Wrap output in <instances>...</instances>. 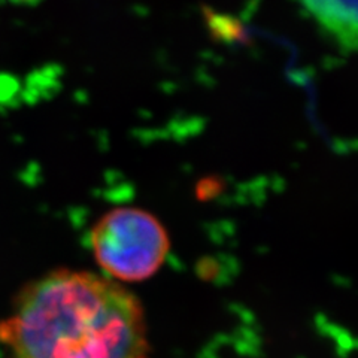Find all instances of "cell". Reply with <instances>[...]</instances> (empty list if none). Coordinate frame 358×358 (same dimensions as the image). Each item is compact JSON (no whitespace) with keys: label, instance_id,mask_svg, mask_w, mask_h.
<instances>
[{"label":"cell","instance_id":"1","mask_svg":"<svg viewBox=\"0 0 358 358\" xmlns=\"http://www.w3.org/2000/svg\"><path fill=\"white\" fill-rule=\"evenodd\" d=\"M0 342L10 358H150L143 309L117 281L57 271L27 285Z\"/></svg>","mask_w":358,"mask_h":358},{"label":"cell","instance_id":"2","mask_svg":"<svg viewBox=\"0 0 358 358\" xmlns=\"http://www.w3.org/2000/svg\"><path fill=\"white\" fill-rule=\"evenodd\" d=\"M92 246L96 262L110 279L138 282L163 266L169 254V236L148 212L121 208L96 222Z\"/></svg>","mask_w":358,"mask_h":358},{"label":"cell","instance_id":"3","mask_svg":"<svg viewBox=\"0 0 358 358\" xmlns=\"http://www.w3.org/2000/svg\"><path fill=\"white\" fill-rule=\"evenodd\" d=\"M342 48L358 52V0H301Z\"/></svg>","mask_w":358,"mask_h":358},{"label":"cell","instance_id":"4","mask_svg":"<svg viewBox=\"0 0 358 358\" xmlns=\"http://www.w3.org/2000/svg\"><path fill=\"white\" fill-rule=\"evenodd\" d=\"M10 2L18 3V5H36L39 0H10Z\"/></svg>","mask_w":358,"mask_h":358}]
</instances>
